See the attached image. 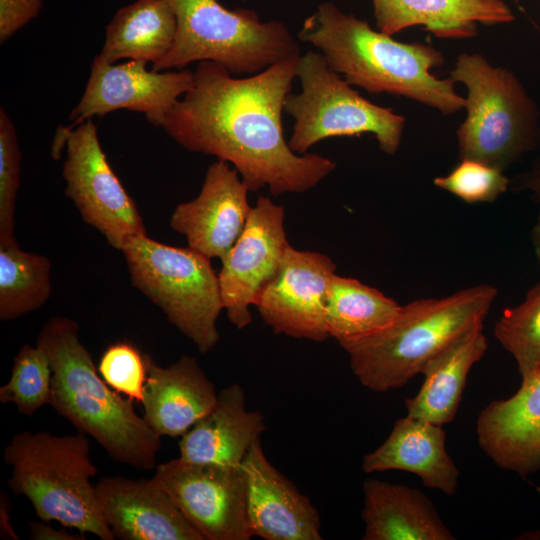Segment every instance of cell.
I'll use <instances>...</instances> for the list:
<instances>
[{
  "instance_id": "1",
  "label": "cell",
  "mask_w": 540,
  "mask_h": 540,
  "mask_svg": "<svg viewBox=\"0 0 540 540\" xmlns=\"http://www.w3.org/2000/svg\"><path fill=\"white\" fill-rule=\"evenodd\" d=\"M299 57L247 77H234L216 62H198L193 86L162 128L184 149L232 164L249 191L267 187L277 196L312 189L336 163L319 154H297L285 140L282 112Z\"/></svg>"
},
{
  "instance_id": "2",
  "label": "cell",
  "mask_w": 540,
  "mask_h": 540,
  "mask_svg": "<svg viewBox=\"0 0 540 540\" xmlns=\"http://www.w3.org/2000/svg\"><path fill=\"white\" fill-rule=\"evenodd\" d=\"M297 37L316 47L349 84L368 93L403 96L445 116L464 108L456 82L431 73L444 64L441 51L427 43L397 41L332 2L320 3Z\"/></svg>"
},
{
  "instance_id": "3",
  "label": "cell",
  "mask_w": 540,
  "mask_h": 540,
  "mask_svg": "<svg viewBox=\"0 0 540 540\" xmlns=\"http://www.w3.org/2000/svg\"><path fill=\"white\" fill-rule=\"evenodd\" d=\"M36 341L52 369L49 404L54 410L78 432L91 436L114 461L154 469L161 437L135 412L133 401L98 374L80 340L78 323L69 317H51Z\"/></svg>"
},
{
  "instance_id": "4",
  "label": "cell",
  "mask_w": 540,
  "mask_h": 540,
  "mask_svg": "<svg viewBox=\"0 0 540 540\" xmlns=\"http://www.w3.org/2000/svg\"><path fill=\"white\" fill-rule=\"evenodd\" d=\"M497 289L479 284L441 298L419 299L403 305L383 329L340 344L352 372L374 391L404 386L451 344L483 322Z\"/></svg>"
},
{
  "instance_id": "5",
  "label": "cell",
  "mask_w": 540,
  "mask_h": 540,
  "mask_svg": "<svg viewBox=\"0 0 540 540\" xmlns=\"http://www.w3.org/2000/svg\"><path fill=\"white\" fill-rule=\"evenodd\" d=\"M3 461L11 467L10 490L25 496L39 519L101 540L114 539L90 481L97 468L90 458L86 434L19 432L5 446Z\"/></svg>"
},
{
  "instance_id": "6",
  "label": "cell",
  "mask_w": 540,
  "mask_h": 540,
  "mask_svg": "<svg viewBox=\"0 0 540 540\" xmlns=\"http://www.w3.org/2000/svg\"><path fill=\"white\" fill-rule=\"evenodd\" d=\"M450 77L464 84L466 118L456 131L459 160L505 171L537 149L540 111L515 73L480 53H461Z\"/></svg>"
},
{
  "instance_id": "7",
  "label": "cell",
  "mask_w": 540,
  "mask_h": 540,
  "mask_svg": "<svg viewBox=\"0 0 540 540\" xmlns=\"http://www.w3.org/2000/svg\"><path fill=\"white\" fill-rule=\"evenodd\" d=\"M175 14V41L154 71L185 69L193 62L212 61L233 75H253L301 55L281 21H261L250 9L224 7L218 0H167Z\"/></svg>"
},
{
  "instance_id": "8",
  "label": "cell",
  "mask_w": 540,
  "mask_h": 540,
  "mask_svg": "<svg viewBox=\"0 0 540 540\" xmlns=\"http://www.w3.org/2000/svg\"><path fill=\"white\" fill-rule=\"evenodd\" d=\"M121 252L132 285L159 307L167 320L205 354L219 341L217 319L223 310L218 274L210 258L148 235L129 238Z\"/></svg>"
},
{
  "instance_id": "9",
  "label": "cell",
  "mask_w": 540,
  "mask_h": 540,
  "mask_svg": "<svg viewBox=\"0 0 540 540\" xmlns=\"http://www.w3.org/2000/svg\"><path fill=\"white\" fill-rule=\"evenodd\" d=\"M297 77L301 92L290 93L284 103V112L294 119L288 145L295 153L305 154L326 138L366 133L375 136L387 155L398 151L405 117L361 96L329 67L321 52L300 55Z\"/></svg>"
},
{
  "instance_id": "10",
  "label": "cell",
  "mask_w": 540,
  "mask_h": 540,
  "mask_svg": "<svg viewBox=\"0 0 540 540\" xmlns=\"http://www.w3.org/2000/svg\"><path fill=\"white\" fill-rule=\"evenodd\" d=\"M63 146L65 194L83 221L119 251L129 238L147 235L136 203L107 160L92 119L74 127L60 126L53 151Z\"/></svg>"
},
{
  "instance_id": "11",
  "label": "cell",
  "mask_w": 540,
  "mask_h": 540,
  "mask_svg": "<svg viewBox=\"0 0 540 540\" xmlns=\"http://www.w3.org/2000/svg\"><path fill=\"white\" fill-rule=\"evenodd\" d=\"M155 469L154 477L203 540H249L253 537L247 520L241 465L191 463L178 457Z\"/></svg>"
},
{
  "instance_id": "12",
  "label": "cell",
  "mask_w": 540,
  "mask_h": 540,
  "mask_svg": "<svg viewBox=\"0 0 540 540\" xmlns=\"http://www.w3.org/2000/svg\"><path fill=\"white\" fill-rule=\"evenodd\" d=\"M147 64L108 63L95 56L83 95L70 113V127L120 109L143 113L152 125L162 127L170 110L193 86L194 72L148 70Z\"/></svg>"
},
{
  "instance_id": "13",
  "label": "cell",
  "mask_w": 540,
  "mask_h": 540,
  "mask_svg": "<svg viewBox=\"0 0 540 540\" xmlns=\"http://www.w3.org/2000/svg\"><path fill=\"white\" fill-rule=\"evenodd\" d=\"M285 211L260 196L232 248L221 259L218 281L223 310L238 329L252 321L250 306L276 274L286 248Z\"/></svg>"
},
{
  "instance_id": "14",
  "label": "cell",
  "mask_w": 540,
  "mask_h": 540,
  "mask_svg": "<svg viewBox=\"0 0 540 540\" xmlns=\"http://www.w3.org/2000/svg\"><path fill=\"white\" fill-rule=\"evenodd\" d=\"M335 269L327 255L289 245L254 306L276 334L322 342L329 337L325 308Z\"/></svg>"
},
{
  "instance_id": "15",
  "label": "cell",
  "mask_w": 540,
  "mask_h": 540,
  "mask_svg": "<svg viewBox=\"0 0 540 540\" xmlns=\"http://www.w3.org/2000/svg\"><path fill=\"white\" fill-rule=\"evenodd\" d=\"M248 192L237 170L217 160L208 167L199 195L176 206L170 227L185 236L190 248L222 259L247 223L252 209Z\"/></svg>"
},
{
  "instance_id": "16",
  "label": "cell",
  "mask_w": 540,
  "mask_h": 540,
  "mask_svg": "<svg viewBox=\"0 0 540 540\" xmlns=\"http://www.w3.org/2000/svg\"><path fill=\"white\" fill-rule=\"evenodd\" d=\"M247 520L253 536L266 540H321V523L310 499L267 459L261 439L241 463Z\"/></svg>"
},
{
  "instance_id": "17",
  "label": "cell",
  "mask_w": 540,
  "mask_h": 540,
  "mask_svg": "<svg viewBox=\"0 0 540 540\" xmlns=\"http://www.w3.org/2000/svg\"><path fill=\"white\" fill-rule=\"evenodd\" d=\"M95 488L114 539L203 540L154 476H105Z\"/></svg>"
},
{
  "instance_id": "18",
  "label": "cell",
  "mask_w": 540,
  "mask_h": 540,
  "mask_svg": "<svg viewBox=\"0 0 540 540\" xmlns=\"http://www.w3.org/2000/svg\"><path fill=\"white\" fill-rule=\"evenodd\" d=\"M480 448L499 467L526 477L540 470V366L507 399L478 415Z\"/></svg>"
},
{
  "instance_id": "19",
  "label": "cell",
  "mask_w": 540,
  "mask_h": 540,
  "mask_svg": "<svg viewBox=\"0 0 540 540\" xmlns=\"http://www.w3.org/2000/svg\"><path fill=\"white\" fill-rule=\"evenodd\" d=\"M146 362L143 418L160 437H181L213 408L218 393L192 356L166 367L148 355Z\"/></svg>"
},
{
  "instance_id": "20",
  "label": "cell",
  "mask_w": 540,
  "mask_h": 540,
  "mask_svg": "<svg viewBox=\"0 0 540 540\" xmlns=\"http://www.w3.org/2000/svg\"><path fill=\"white\" fill-rule=\"evenodd\" d=\"M266 430L259 411H249L243 388L231 384L218 393L213 408L178 443L186 462L240 466L252 445Z\"/></svg>"
},
{
  "instance_id": "21",
  "label": "cell",
  "mask_w": 540,
  "mask_h": 540,
  "mask_svg": "<svg viewBox=\"0 0 540 540\" xmlns=\"http://www.w3.org/2000/svg\"><path fill=\"white\" fill-rule=\"evenodd\" d=\"M376 27L393 36L421 26L437 38L467 39L478 24L510 23L515 16L503 0H371Z\"/></svg>"
},
{
  "instance_id": "22",
  "label": "cell",
  "mask_w": 540,
  "mask_h": 540,
  "mask_svg": "<svg viewBox=\"0 0 540 540\" xmlns=\"http://www.w3.org/2000/svg\"><path fill=\"white\" fill-rule=\"evenodd\" d=\"M440 425L409 415L398 419L388 438L364 455L365 473L401 470L416 474L422 483L445 494H456L459 470L445 446Z\"/></svg>"
},
{
  "instance_id": "23",
  "label": "cell",
  "mask_w": 540,
  "mask_h": 540,
  "mask_svg": "<svg viewBox=\"0 0 540 540\" xmlns=\"http://www.w3.org/2000/svg\"><path fill=\"white\" fill-rule=\"evenodd\" d=\"M364 540H453L430 499L420 490L378 479L363 483Z\"/></svg>"
},
{
  "instance_id": "24",
  "label": "cell",
  "mask_w": 540,
  "mask_h": 540,
  "mask_svg": "<svg viewBox=\"0 0 540 540\" xmlns=\"http://www.w3.org/2000/svg\"><path fill=\"white\" fill-rule=\"evenodd\" d=\"M482 329L465 334L426 365L420 390L405 399L407 415L440 426L455 418L469 371L488 348Z\"/></svg>"
},
{
  "instance_id": "25",
  "label": "cell",
  "mask_w": 540,
  "mask_h": 540,
  "mask_svg": "<svg viewBox=\"0 0 540 540\" xmlns=\"http://www.w3.org/2000/svg\"><path fill=\"white\" fill-rule=\"evenodd\" d=\"M176 30L167 0H137L114 14L98 56L108 63L128 59L154 65L172 48Z\"/></svg>"
},
{
  "instance_id": "26",
  "label": "cell",
  "mask_w": 540,
  "mask_h": 540,
  "mask_svg": "<svg viewBox=\"0 0 540 540\" xmlns=\"http://www.w3.org/2000/svg\"><path fill=\"white\" fill-rule=\"evenodd\" d=\"M401 305L357 279L334 274L325 308L329 337L340 344L371 335L390 324Z\"/></svg>"
},
{
  "instance_id": "27",
  "label": "cell",
  "mask_w": 540,
  "mask_h": 540,
  "mask_svg": "<svg viewBox=\"0 0 540 540\" xmlns=\"http://www.w3.org/2000/svg\"><path fill=\"white\" fill-rule=\"evenodd\" d=\"M51 291V261L46 256L24 251L16 240L0 241L1 321L40 309Z\"/></svg>"
},
{
  "instance_id": "28",
  "label": "cell",
  "mask_w": 540,
  "mask_h": 540,
  "mask_svg": "<svg viewBox=\"0 0 540 540\" xmlns=\"http://www.w3.org/2000/svg\"><path fill=\"white\" fill-rule=\"evenodd\" d=\"M494 337L515 359L521 379L540 366V282L519 305L504 309Z\"/></svg>"
},
{
  "instance_id": "29",
  "label": "cell",
  "mask_w": 540,
  "mask_h": 540,
  "mask_svg": "<svg viewBox=\"0 0 540 540\" xmlns=\"http://www.w3.org/2000/svg\"><path fill=\"white\" fill-rule=\"evenodd\" d=\"M52 369L46 353L25 344L13 359L9 381L0 387V402L13 403L19 413L32 416L51 396Z\"/></svg>"
},
{
  "instance_id": "30",
  "label": "cell",
  "mask_w": 540,
  "mask_h": 540,
  "mask_svg": "<svg viewBox=\"0 0 540 540\" xmlns=\"http://www.w3.org/2000/svg\"><path fill=\"white\" fill-rule=\"evenodd\" d=\"M433 184L466 203L474 204L494 202L507 191L510 180L498 168L462 159L447 175L435 177Z\"/></svg>"
},
{
  "instance_id": "31",
  "label": "cell",
  "mask_w": 540,
  "mask_h": 540,
  "mask_svg": "<svg viewBox=\"0 0 540 540\" xmlns=\"http://www.w3.org/2000/svg\"><path fill=\"white\" fill-rule=\"evenodd\" d=\"M21 151L15 126L0 109V241L16 240L14 236L15 205L20 186Z\"/></svg>"
},
{
  "instance_id": "32",
  "label": "cell",
  "mask_w": 540,
  "mask_h": 540,
  "mask_svg": "<svg viewBox=\"0 0 540 540\" xmlns=\"http://www.w3.org/2000/svg\"><path fill=\"white\" fill-rule=\"evenodd\" d=\"M98 372L112 389L142 403L147 378L146 355L142 356L133 344L110 345L100 358Z\"/></svg>"
},
{
  "instance_id": "33",
  "label": "cell",
  "mask_w": 540,
  "mask_h": 540,
  "mask_svg": "<svg viewBox=\"0 0 540 540\" xmlns=\"http://www.w3.org/2000/svg\"><path fill=\"white\" fill-rule=\"evenodd\" d=\"M42 6L43 0H0L1 44L35 19Z\"/></svg>"
},
{
  "instance_id": "34",
  "label": "cell",
  "mask_w": 540,
  "mask_h": 540,
  "mask_svg": "<svg viewBox=\"0 0 540 540\" xmlns=\"http://www.w3.org/2000/svg\"><path fill=\"white\" fill-rule=\"evenodd\" d=\"M536 151L537 155L529 168L516 177L514 188L518 191L529 192L531 198L540 203V136Z\"/></svg>"
},
{
  "instance_id": "35",
  "label": "cell",
  "mask_w": 540,
  "mask_h": 540,
  "mask_svg": "<svg viewBox=\"0 0 540 540\" xmlns=\"http://www.w3.org/2000/svg\"><path fill=\"white\" fill-rule=\"evenodd\" d=\"M29 538L32 540H85L83 534L75 535L66 529H56L48 521L34 520L28 522Z\"/></svg>"
},
{
  "instance_id": "36",
  "label": "cell",
  "mask_w": 540,
  "mask_h": 540,
  "mask_svg": "<svg viewBox=\"0 0 540 540\" xmlns=\"http://www.w3.org/2000/svg\"><path fill=\"white\" fill-rule=\"evenodd\" d=\"M9 499L5 492L0 494V537L2 539L19 540L18 535L14 531L9 515Z\"/></svg>"
},
{
  "instance_id": "37",
  "label": "cell",
  "mask_w": 540,
  "mask_h": 540,
  "mask_svg": "<svg viewBox=\"0 0 540 540\" xmlns=\"http://www.w3.org/2000/svg\"><path fill=\"white\" fill-rule=\"evenodd\" d=\"M530 239L532 242L535 256L540 263V210L532 227Z\"/></svg>"
},
{
  "instance_id": "38",
  "label": "cell",
  "mask_w": 540,
  "mask_h": 540,
  "mask_svg": "<svg viewBox=\"0 0 540 540\" xmlns=\"http://www.w3.org/2000/svg\"><path fill=\"white\" fill-rule=\"evenodd\" d=\"M518 539L540 540V530L525 532L524 534L520 535Z\"/></svg>"
},
{
  "instance_id": "39",
  "label": "cell",
  "mask_w": 540,
  "mask_h": 540,
  "mask_svg": "<svg viewBox=\"0 0 540 540\" xmlns=\"http://www.w3.org/2000/svg\"><path fill=\"white\" fill-rule=\"evenodd\" d=\"M537 490L540 492V487H537Z\"/></svg>"
}]
</instances>
